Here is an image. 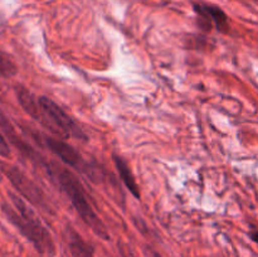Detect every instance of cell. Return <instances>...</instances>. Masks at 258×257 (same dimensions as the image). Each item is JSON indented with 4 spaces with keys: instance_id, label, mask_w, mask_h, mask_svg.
<instances>
[{
    "instance_id": "obj_10",
    "label": "cell",
    "mask_w": 258,
    "mask_h": 257,
    "mask_svg": "<svg viewBox=\"0 0 258 257\" xmlns=\"http://www.w3.org/2000/svg\"><path fill=\"white\" fill-rule=\"evenodd\" d=\"M18 68L10 58L0 54V78H10L17 75Z\"/></svg>"
},
{
    "instance_id": "obj_12",
    "label": "cell",
    "mask_w": 258,
    "mask_h": 257,
    "mask_svg": "<svg viewBox=\"0 0 258 257\" xmlns=\"http://www.w3.org/2000/svg\"><path fill=\"white\" fill-rule=\"evenodd\" d=\"M0 156L5 159H9L12 156V151H10V146L8 144L5 136L0 133Z\"/></svg>"
},
{
    "instance_id": "obj_8",
    "label": "cell",
    "mask_w": 258,
    "mask_h": 257,
    "mask_svg": "<svg viewBox=\"0 0 258 257\" xmlns=\"http://www.w3.org/2000/svg\"><path fill=\"white\" fill-rule=\"evenodd\" d=\"M112 158H113V163H115V166H116V169H117V173H118V175H120L122 183L125 184L126 188L130 190V193L133 194L136 199H140V197H141L140 189H139L138 183H136V180H135V176H134V174H133V171H131L130 165L127 164V161H126L122 156L116 155V154H113Z\"/></svg>"
},
{
    "instance_id": "obj_14",
    "label": "cell",
    "mask_w": 258,
    "mask_h": 257,
    "mask_svg": "<svg viewBox=\"0 0 258 257\" xmlns=\"http://www.w3.org/2000/svg\"><path fill=\"white\" fill-rule=\"evenodd\" d=\"M249 237H251L252 241L256 242V243H258V231L251 232V234H249Z\"/></svg>"
},
{
    "instance_id": "obj_7",
    "label": "cell",
    "mask_w": 258,
    "mask_h": 257,
    "mask_svg": "<svg viewBox=\"0 0 258 257\" xmlns=\"http://www.w3.org/2000/svg\"><path fill=\"white\" fill-rule=\"evenodd\" d=\"M66 237L72 257H95L91 244H88L72 226H67L66 228Z\"/></svg>"
},
{
    "instance_id": "obj_2",
    "label": "cell",
    "mask_w": 258,
    "mask_h": 257,
    "mask_svg": "<svg viewBox=\"0 0 258 257\" xmlns=\"http://www.w3.org/2000/svg\"><path fill=\"white\" fill-rule=\"evenodd\" d=\"M12 204L3 202V213L8 221L18 228V231L34 246L39 253L55 254V244L53 237L47 227L39 218L34 209L23 198L14 193H9Z\"/></svg>"
},
{
    "instance_id": "obj_4",
    "label": "cell",
    "mask_w": 258,
    "mask_h": 257,
    "mask_svg": "<svg viewBox=\"0 0 258 257\" xmlns=\"http://www.w3.org/2000/svg\"><path fill=\"white\" fill-rule=\"evenodd\" d=\"M42 139L43 144H44L57 158H59L60 161H63L66 165L81 171V173L85 174L86 176H88V178L92 181H95V183H100V181L105 180V175H103L102 169L98 165H95V164H91L88 163V161H86L85 159L82 158V155H81L72 145L66 143L64 140L52 138V136H42Z\"/></svg>"
},
{
    "instance_id": "obj_5",
    "label": "cell",
    "mask_w": 258,
    "mask_h": 257,
    "mask_svg": "<svg viewBox=\"0 0 258 257\" xmlns=\"http://www.w3.org/2000/svg\"><path fill=\"white\" fill-rule=\"evenodd\" d=\"M2 170L23 198H25L30 204L43 209L47 213H54L52 203L45 196L44 191L32 179L28 178L19 168L8 165V164H2Z\"/></svg>"
},
{
    "instance_id": "obj_9",
    "label": "cell",
    "mask_w": 258,
    "mask_h": 257,
    "mask_svg": "<svg viewBox=\"0 0 258 257\" xmlns=\"http://www.w3.org/2000/svg\"><path fill=\"white\" fill-rule=\"evenodd\" d=\"M203 9L211 18L212 23H213L214 28L221 33H228L229 32V22L228 17L224 13L223 9H221L217 5H209V4H202Z\"/></svg>"
},
{
    "instance_id": "obj_11",
    "label": "cell",
    "mask_w": 258,
    "mask_h": 257,
    "mask_svg": "<svg viewBox=\"0 0 258 257\" xmlns=\"http://www.w3.org/2000/svg\"><path fill=\"white\" fill-rule=\"evenodd\" d=\"M117 247H118V253L121 254V257H138V254L135 253L133 247H131L128 243H126V242L118 241Z\"/></svg>"
},
{
    "instance_id": "obj_13",
    "label": "cell",
    "mask_w": 258,
    "mask_h": 257,
    "mask_svg": "<svg viewBox=\"0 0 258 257\" xmlns=\"http://www.w3.org/2000/svg\"><path fill=\"white\" fill-rule=\"evenodd\" d=\"M144 253H145V257H161L160 254L155 251V249L150 248V247H145V249H144Z\"/></svg>"
},
{
    "instance_id": "obj_1",
    "label": "cell",
    "mask_w": 258,
    "mask_h": 257,
    "mask_svg": "<svg viewBox=\"0 0 258 257\" xmlns=\"http://www.w3.org/2000/svg\"><path fill=\"white\" fill-rule=\"evenodd\" d=\"M40 165L45 169L47 174L50 176V180L55 185L59 186L60 190L68 197L71 204L75 207L78 216L92 229L93 233L100 237V238L108 241L110 234H108L107 228H106L105 223L101 221V218L95 212L91 202L88 201L87 193H86L85 188L82 186L81 181L78 180L77 176L72 171L68 170L67 168L54 163V161L43 160Z\"/></svg>"
},
{
    "instance_id": "obj_6",
    "label": "cell",
    "mask_w": 258,
    "mask_h": 257,
    "mask_svg": "<svg viewBox=\"0 0 258 257\" xmlns=\"http://www.w3.org/2000/svg\"><path fill=\"white\" fill-rule=\"evenodd\" d=\"M15 93H17L18 102L23 107V110L33 118L37 121L40 126L47 127V120L43 113L42 107H40L39 102H38V97L33 92H30L28 88L23 87V86H17L15 88Z\"/></svg>"
},
{
    "instance_id": "obj_3",
    "label": "cell",
    "mask_w": 258,
    "mask_h": 257,
    "mask_svg": "<svg viewBox=\"0 0 258 257\" xmlns=\"http://www.w3.org/2000/svg\"><path fill=\"white\" fill-rule=\"evenodd\" d=\"M38 102H39L43 113L45 116V120H47L45 130L52 133L53 135L59 136V139L75 138L81 139V140H87V136L81 130L80 126L54 101L50 100L47 96H39Z\"/></svg>"
}]
</instances>
